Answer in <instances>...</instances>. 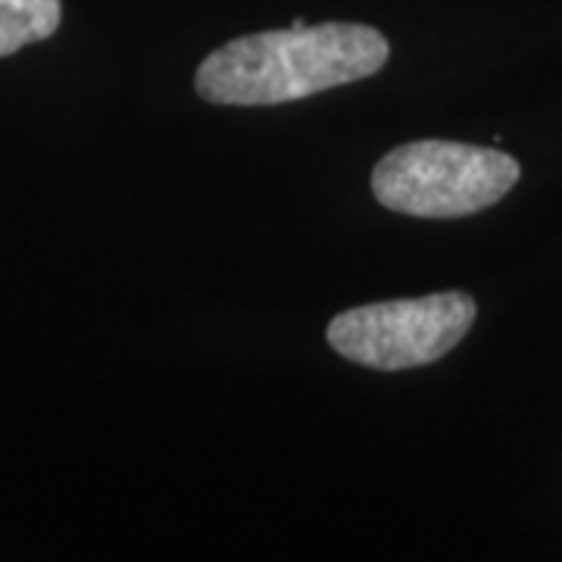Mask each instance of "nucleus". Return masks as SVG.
<instances>
[{
	"label": "nucleus",
	"instance_id": "nucleus-1",
	"mask_svg": "<svg viewBox=\"0 0 562 562\" xmlns=\"http://www.w3.org/2000/svg\"><path fill=\"white\" fill-rule=\"evenodd\" d=\"M391 44L360 22H322L244 35L216 47L194 72V88L220 106H276L375 76Z\"/></svg>",
	"mask_w": 562,
	"mask_h": 562
},
{
	"label": "nucleus",
	"instance_id": "nucleus-2",
	"mask_svg": "<svg viewBox=\"0 0 562 562\" xmlns=\"http://www.w3.org/2000/svg\"><path fill=\"white\" fill-rule=\"evenodd\" d=\"M522 176L509 154L460 140H409L372 169L375 201L416 220H462L501 203Z\"/></svg>",
	"mask_w": 562,
	"mask_h": 562
},
{
	"label": "nucleus",
	"instance_id": "nucleus-3",
	"mask_svg": "<svg viewBox=\"0 0 562 562\" xmlns=\"http://www.w3.org/2000/svg\"><path fill=\"white\" fill-rule=\"evenodd\" d=\"M479 306L462 291L366 303L328 322L325 338L344 360L379 372L419 369L447 357L469 335Z\"/></svg>",
	"mask_w": 562,
	"mask_h": 562
},
{
	"label": "nucleus",
	"instance_id": "nucleus-4",
	"mask_svg": "<svg viewBox=\"0 0 562 562\" xmlns=\"http://www.w3.org/2000/svg\"><path fill=\"white\" fill-rule=\"evenodd\" d=\"M60 0H0V57L50 38L60 25Z\"/></svg>",
	"mask_w": 562,
	"mask_h": 562
}]
</instances>
